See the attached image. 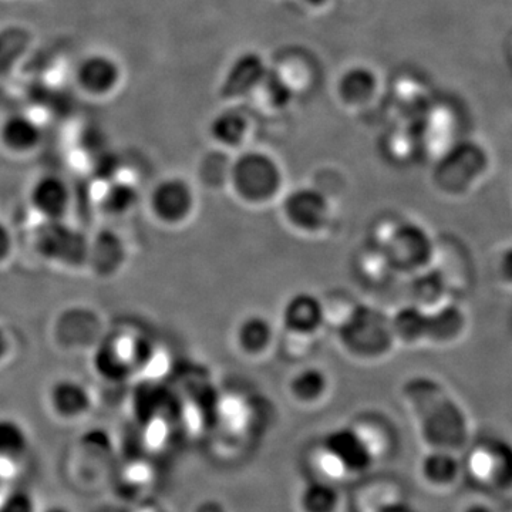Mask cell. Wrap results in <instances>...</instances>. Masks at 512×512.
<instances>
[{
	"instance_id": "cell-34",
	"label": "cell",
	"mask_w": 512,
	"mask_h": 512,
	"mask_svg": "<svg viewBox=\"0 0 512 512\" xmlns=\"http://www.w3.org/2000/svg\"><path fill=\"white\" fill-rule=\"evenodd\" d=\"M490 271L497 286L505 292H512V241L504 242L495 249Z\"/></svg>"
},
{
	"instance_id": "cell-40",
	"label": "cell",
	"mask_w": 512,
	"mask_h": 512,
	"mask_svg": "<svg viewBox=\"0 0 512 512\" xmlns=\"http://www.w3.org/2000/svg\"><path fill=\"white\" fill-rule=\"evenodd\" d=\"M39 512H74L64 504H50L45 508H40Z\"/></svg>"
},
{
	"instance_id": "cell-42",
	"label": "cell",
	"mask_w": 512,
	"mask_h": 512,
	"mask_svg": "<svg viewBox=\"0 0 512 512\" xmlns=\"http://www.w3.org/2000/svg\"><path fill=\"white\" fill-rule=\"evenodd\" d=\"M386 512H407L406 510H403L402 505H396V507L390 508V510H387Z\"/></svg>"
},
{
	"instance_id": "cell-31",
	"label": "cell",
	"mask_w": 512,
	"mask_h": 512,
	"mask_svg": "<svg viewBox=\"0 0 512 512\" xmlns=\"http://www.w3.org/2000/svg\"><path fill=\"white\" fill-rule=\"evenodd\" d=\"M312 464L319 473L320 481H325V483H335V481L346 480V477L352 476L348 464L325 443L316 448L312 456Z\"/></svg>"
},
{
	"instance_id": "cell-30",
	"label": "cell",
	"mask_w": 512,
	"mask_h": 512,
	"mask_svg": "<svg viewBox=\"0 0 512 512\" xmlns=\"http://www.w3.org/2000/svg\"><path fill=\"white\" fill-rule=\"evenodd\" d=\"M375 87L376 79L372 72L363 67H355L340 80L339 92L343 100L356 104L369 99Z\"/></svg>"
},
{
	"instance_id": "cell-38",
	"label": "cell",
	"mask_w": 512,
	"mask_h": 512,
	"mask_svg": "<svg viewBox=\"0 0 512 512\" xmlns=\"http://www.w3.org/2000/svg\"><path fill=\"white\" fill-rule=\"evenodd\" d=\"M10 353H12V338L8 330L0 325V365L9 359Z\"/></svg>"
},
{
	"instance_id": "cell-8",
	"label": "cell",
	"mask_w": 512,
	"mask_h": 512,
	"mask_svg": "<svg viewBox=\"0 0 512 512\" xmlns=\"http://www.w3.org/2000/svg\"><path fill=\"white\" fill-rule=\"evenodd\" d=\"M90 237L66 220L42 221L33 235V247L40 258L64 269L87 266Z\"/></svg>"
},
{
	"instance_id": "cell-1",
	"label": "cell",
	"mask_w": 512,
	"mask_h": 512,
	"mask_svg": "<svg viewBox=\"0 0 512 512\" xmlns=\"http://www.w3.org/2000/svg\"><path fill=\"white\" fill-rule=\"evenodd\" d=\"M403 402L429 451L457 454L470 441L467 410L443 380L429 375L409 377L402 386Z\"/></svg>"
},
{
	"instance_id": "cell-14",
	"label": "cell",
	"mask_w": 512,
	"mask_h": 512,
	"mask_svg": "<svg viewBox=\"0 0 512 512\" xmlns=\"http://www.w3.org/2000/svg\"><path fill=\"white\" fill-rule=\"evenodd\" d=\"M46 403L56 419L72 423L92 412L94 397L90 387L82 380L60 377L47 389Z\"/></svg>"
},
{
	"instance_id": "cell-24",
	"label": "cell",
	"mask_w": 512,
	"mask_h": 512,
	"mask_svg": "<svg viewBox=\"0 0 512 512\" xmlns=\"http://www.w3.org/2000/svg\"><path fill=\"white\" fill-rule=\"evenodd\" d=\"M326 446L332 448L346 464L352 474L366 470L373 463L372 458L367 454L366 448L357 439L352 427L340 429L330 433L325 440Z\"/></svg>"
},
{
	"instance_id": "cell-21",
	"label": "cell",
	"mask_w": 512,
	"mask_h": 512,
	"mask_svg": "<svg viewBox=\"0 0 512 512\" xmlns=\"http://www.w3.org/2000/svg\"><path fill=\"white\" fill-rule=\"evenodd\" d=\"M42 141V128L26 114H10L0 126V143L16 154L35 150Z\"/></svg>"
},
{
	"instance_id": "cell-6",
	"label": "cell",
	"mask_w": 512,
	"mask_h": 512,
	"mask_svg": "<svg viewBox=\"0 0 512 512\" xmlns=\"http://www.w3.org/2000/svg\"><path fill=\"white\" fill-rule=\"evenodd\" d=\"M227 191L238 204L248 208H268L282 200L286 192L284 170L274 157L248 151L232 161Z\"/></svg>"
},
{
	"instance_id": "cell-7",
	"label": "cell",
	"mask_w": 512,
	"mask_h": 512,
	"mask_svg": "<svg viewBox=\"0 0 512 512\" xmlns=\"http://www.w3.org/2000/svg\"><path fill=\"white\" fill-rule=\"evenodd\" d=\"M279 205L286 227L303 237H323L330 231L335 218L332 197L320 188L286 191Z\"/></svg>"
},
{
	"instance_id": "cell-32",
	"label": "cell",
	"mask_w": 512,
	"mask_h": 512,
	"mask_svg": "<svg viewBox=\"0 0 512 512\" xmlns=\"http://www.w3.org/2000/svg\"><path fill=\"white\" fill-rule=\"evenodd\" d=\"M399 491L387 483H372L363 488L359 497L360 512H386L399 505Z\"/></svg>"
},
{
	"instance_id": "cell-16",
	"label": "cell",
	"mask_w": 512,
	"mask_h": 512,
	"mask_svg": "<svg viewBox=\"0 0 512 512\" xmlns=\"http://www.w3.org/2000/svg\"><path fill=\"white\" fill-rule=\"evenodd\" d=\"M127 245L116 232L104 229L90 237L87 268L100 278L116 276L126 266Z\"/></svg>"
},
{
	"instance_id": "cell-35",
	"label": "cell",
	"mask_w": 512,
	"mask_h": 512,
	"mask_svg": "<svg viewBox=\"0 0 512 512\" xmlns=\"http://www.w3.org/2000/svg\"><path fill=\"white\" fill-rule=\"evenodd\" d=\"M35 494L26 488H12L0 497V512H39Z\"/></svg>"
},
{
	"instance_id": "cell-27",
	"label": "cell",
	"mask_w": 512,
	"mask_h": 512,
	"mask_svg": "<svg viewBox=\"0 0 512 512\" xmlns=\"http://www.w3.org/2000/svg\"><path fill=\"white\" fill-rule=\"evenodd\" d=\"M32 33L23 26L12 25L0 29V76H5L28 52Z\"/></svg>"
},
{
	"instance_id": "cell-26",
	"label": "cell",
	"mask_w": 512,
	"mask_h": 512,
	"mask_svg": "<svg viewBox=\"0 0 512 512\" xmlns=\"http://www.w3.org/2000/svg\"><path fill=\"white\" fill-rule=\"evenodd\" d=\"M357 439L366 448L367 454L373 461L379 460L389 453L392 444V434L382 420H375L373 417H363L352 424Z\"/></svg>"
},
{
	"instance_id": "cell-20",
	"label": "cell",
	"mask_w": 512,
	"mask_h": 512,
	"mask_svg": "<svg viewBox=\"0 0 512 512\" xmlns=\"http://www.w3.org/2000/svg\"><path fill=\"white\" fill-rule=\"evenodd\" d=\"M119 80V64L109 56H87L77 67V82L87 93L96 94V96L110 93Z\"/></svg>"
},
{
	"instance_id": "cell-2",
	"label": "cell",
	"mask_w": 512,
	"mask_h": 512,
	"mask_svg": "<svg viewBox=\"0 0 512 512\" xmlns=\"http://www.w3.org/2000/svg\"><path fill=\"white\" fill-rule=\"evenodd\" d=\"M392 322L399 348H456L468 338L471 330V315L464 301L434 309L404 303L392 313Z\"/></svg>"
},
{
	"instance_id": "cell-10",
	"label": "cell",
	"mask_w": 512,
	"mask_h": 512,
	"mask_svg": "<svg viewBox=\"0 0 512 512\" xmlns=\"http://www.w3.org/2000/svg\"><path fill=\"white\" fill-rule=\"evenodd\" d=\"M451 295L464 301L474 286V264L470 251L453 235L439 237L436 256L430 266Z\"/></svg>"
},
{
	"instance_id": "cell-19",
	"label": "cell",
	"mask_w": 512,
	"mask_h": 512,
	"mask_svg": "<svg viewBox=\"0 0 512 512\" xmlns=\"http://www.w3.org/2000/svg\"><path fill=\"white\" fill-rule=\"evenodd\" d=\"M128 342L104 340L93 353L94 372L107 382H123L134 370Z\"/></svg>"
},
{
	"instance_id": "cell-23",
	"label": "cell",
	"mask_w": 512,
	"mask_h": 512,
	"mask_svg": "<svg viewBox=\"0 0 512 512\" xmlns=\"http://www.w3.org/2000/svg\"><path fill=\"white\" fill-rule=\"evenodd\" d=\"M266 74L264 62L256 55L239 57L229 70L222 93L227 97H238L254 89L264 80Z\"/></svg>"
},
{
	"instance_id": "cell-36",
	"label": "cell",
	"mask_w": 512,
	"mask_h": 512,
	"mask_svg": "<svg viewBox=\"0 0 512 512\" xmlns=\"http://www.w3.org/2000/svg\"><path fill=\"white\" fill-rule=\"evenodd\" d=\"M262 82L266 83V90H268L272 103L278 104V106H285L291 100V89H289L288 84L278 74L266 72Z\"/></svg>"
},
{
	"instance_id": "cell-25",
	"label": "cell",
	"mask_w": 512,
	"mask_h": 512,
	"mask_svg": "<svg viewBox=\"0 0 512 512\" xmlns=\"http://www.w3.org/2000/svg\"><path fill=\"white\" fill-rule=\"evenodd\" d=\"M30 448L29 431L22 421L13 417H0V460H22Z\"/></svg>"
},
{
	"instance_id": "cell-22",
	"label": "cell",
	"mask_w": 512,
	"mask_h": 512,
	"mask_svg": "<svg viewBox=\"0 0 512 512\" xmlns=\"http://www.w3.org/2000/svg\"><path fill=\"white\" fill-rule=\"evenodd\" d=\"M420 477L431 490L450 491L457 487L461 467L456 454L429 451L420 464Z\"/></svg>"
},
{
	"instance_id": "cell-29",
	"label": "cell",
	"mask_w": 512,
	"mask_h": 512,
	"mask_svg": "<svg viewBox=\"0 0 512 512\" xmlns=\"http://www.w3.org/2000/svg\"><path fill=\"white\" fill-rule=\"evenodd\" d=\"M298 505L301 512H338L340 498L332 485L319 481L303 488Z\"/></svg>"
},
{
	"instance_id": "cell-17",
	"label": "cell",
	"mask_w": 512,
	"mask_h": 512,
	"mask_svg": "<svg viewBox=\"0 0 512 512\" xmlns=\"http://www.w3.org/2000/svg\"><path fill=\"white\" fill-rule=\"evenodd\" d=\"M512 451L504 444L490 443L485 441L480 446L471 450L468 458V470L473 474L474 480L480 481L490 487H504L503 474L505 481H508L507 473L500 470V466H507L512 463Z\"/></svg>"
},
{
	"instance_id": "cell-11",
	"label": "cell",
	"mask_w": 512,
	"mask_h": 512,
	"mask_svg": "<svg viewBox=\"0 0 512 512\" xmlns=\"http://www.w3.org/2000/svg\"><path fill=\"white\" fill-rule=\"evenodd\" d=\"M281 325L288 338L313 342L328 325L325 303L313 293H295L281 312Z\"/></svg>"
},
{
	"instance_id": "cell-13",
	"label": "cell",
	"mask_w": 512,
	"mask_h": 512,
	"mask_svg": "<svg viewBox=\"0 0 512 512\" xmlns=\"http://www.w3.org/2000/svg\"><path fill=\"white\" fill-rule=\"evenodd\" d=\"M419 136L421 153L434 163L467 137L463 116L457 107L456 110L453 107L436 110L434 116L421 126Z\"/></svg>"
},
{
	"instance_id": "cell-4",
	"label": "cell",
	"mask_w": 512,
	"mask_h": 512,
	"mask_svg": "<svg viewBox=\"0 0 512 512\" xmlns=\"http://www.w3.org/2000/svg\"><path fill=\"white\" fill-rule=\"evenodd\" d=\"M494 173V157L483 141L467 136L437 158L431 168V187L447 201L476 195Z\"/></svg>"
},
{
	"instance_id": "cell-43",
	"label": "cell",
	"mask_w": 512,
	"mask_h": 512,
	"mask_svg": "<svg viewBox=\"0 0 512 512\" xmlns=\"http://www.w3.org/2000/svg\"><path fill=\"white\" fill-rule=\"evenodd\" d=\"M308 2H311V3H322V2H325V0H308Z\"/></svg>"
},
{
	"instance_id": "cell-33",
	"label": "cell",
	"mask_w": 512,
	"mask_h": 512,
	"mask_svg": "<svg viewBox=\"0 0 512 512\" xmlns=\"http://www.w3.org/2000/svg\"><path fill=\"white\" fill-rule=\"evenodd\" d=\"M247 121L237 113H224L214 120L211 134L222 146H238L247 133Z\"/></svg>"
},
{
	"instance_id": "cell-12",
	"label": "cell",
	"mask_w": 512,
	"mask_h": 512,
	"mask_svg": "<svg viewBox=\"0 0 512 512\" xmlns=\"http://www.w3.org/2000/svg\"><path fill=\"white\" fill-rule=\"evenodd\" d=\"M278 332L275 323L262 313H248L232 329V345L239 356L251 362L265 360L275 350Z\"/></svg>"
},
{
	"instance_id": "cell-39",
	"label": "cell",
	"mask_w": 512,
	"mask_h": 512,
	"mask_svg": "<svg viewBox=\"0 0 512 512\" xmlns=\"http://www.w3.org/2000/svg\"><path fill=\"white\" fill-rule=\"evenodd\" d=\"M195 512H224V510H222L220 504L214 503V501H205Z\"/></svg>"
},
{
	"instance_id": "cell-18",
	"label": "cell",
	"mask_w": 512,
	"mask_h": 512,
	"mask_svg": "<svg viewBox=\"0 0 512 512\" xmlns=\"http://www.w3.org/2000/svg\"><path fill=\"white\" fill-rule=\"evenodd\" d=\"M332 380L322 367L305 366L289 377L286 390L291 400L302 407H316L328 399Z\"/></svg>"
},
{
	"instance_id": "cell-41",
	"label": "cell",
	"mask_w": 512,
	"mask_h": 512,
	"mask_svg": "<svg viewBox=\"0 0 512 512\" xmlns=\"http://www.w3.org/2000/svg\"><path fill=\"white\" fill-rule=\"evenodd\" d=\"M464 512H493V511L488 510V508L481 507V505H476V507L467 508V510Z\"/></svg>"
},
{
	"instance_id": "cell-37",
	"label": "cell",
	"mask_w": 512,
	"mask_h": 512,
	"mask_svg": "<svg viewBox=\"0 0 512 512\" xmlns=\"http://www.w3.org/2000/svg\"><path fill=\"white\" fill-rule=\"evenodd\" d=\"M13 251H15V238H13L12 229L5 222L0 221V266L5 265L12 258Z\"/></svg>"
},
{
	"instance_id": "cell-9",
	"label": "cell",
	"mask_w": 512,
	"mask_h": 512,
	"mask_svg": "<svg viewBox=\"0 0 512 512\" xmlns=\"http://www.w3.org/2000/svg\"><path fill=\"white\" fill-rule=\"evenodd\" d=\"M147 208L151 218L161 227L184 228L197 214V187L187 178L177 175L163 178L151 188Z\"/></svg>"
},
{
	"instance_id": "cell-3",
	"label": "cell",
	"mask_w": 512,
	"mask_h": 512,
	"mask_svg": "<svg viewBox=\"0 0 512 512\" xmlns=\"http://www.w3.org/2000/svg\"><path fill=\"white\" fill-rule=\"evenodd\" d=\"M376 249L400 279L423 274L433 265L439 235L409 215H389L376 228Z\"/></svg>"
},
{
	"instance_id": "cell-5",
	"label": "cell",
	"mask_w": 512,
	"mask_h": 512,
	"mask_svg": "<svg viewBox=\"0 0 512 512\" xmlns=\"http://www.w3.org/2000/svg\"><path fill=\"white\" fill-rule=\"evenodd\" d=\"M338 340L345 355L356 362H384L399 349L392 313L359 303L348 318L339 323Z\"/></svg>"
},
{
	"instance_id": "cell-28",
	"label": "cell",
	"mask_w": 512,
	"mask_h": 512,
	"mask_svg": "<svg viewBox=\"0 0 512 512\" xmlns=\"http://www.w3.org/2000/svg\"><path fill=\"white\" fill-rule=\"evenodd\" d=\"M138 192L136 187L124 181L113 180L106 184L101 195L100 207L106 214L121 217L133 210L137 204Z\"/></svg>"
},
{
	"instance_id": "cell-15",
	"label": "cell",
	"mask_w": 512,
	"mask_h": 512,
	"mask_svg": "<svg viewBox=\"0 0 512 512\" xmlns=\"http://www.w3.org/2000/svg\"><path fill=\"white\" fill-rule=\"evenodd\" d=\"M72 201V188L57 174L42 175L29 190L30 207L42 221L66 220Z\"/></svg>"
}]
</instances>
